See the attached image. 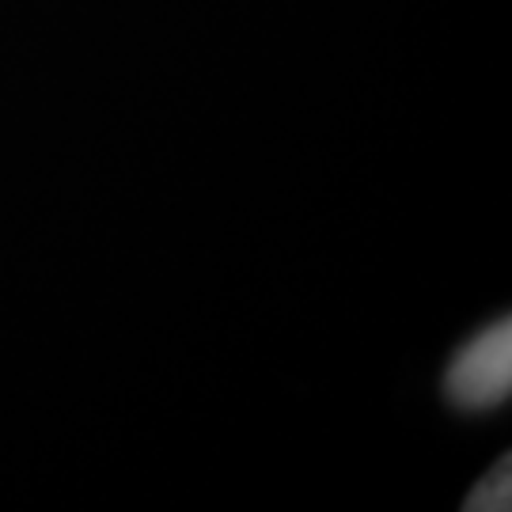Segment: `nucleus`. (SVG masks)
<instances>
[{"instance_id":"f257e3e1","label":"nucleus","mask_w":512,"mask_h":512,"mask_svg":"<svg viewBox=\"0 0 512 512\" xmlns=\"http://www.w3.org/2000/svg\"><path fill=\"white\" fill-rule=\"evenodd\" d=\"M459 410H494L512 391V319H497L459 349L444 376Z\"/></svg>"},{"instance_id":"f03ea898","label":"nucleus","mask_w":512,"mask_h":512,"mask_svg":"<svg viewBox=\"0 0 512 512\" xmlns=\"http://www.w3.org/2000/svg\"><path fill=\"white\" fill-rule=\"evenodd\" d=\"M512 505V471H509V459H501L490 475L478 482L471 497L463 501V509L471 512H505Z\"/></svg>"}]
</instances>
